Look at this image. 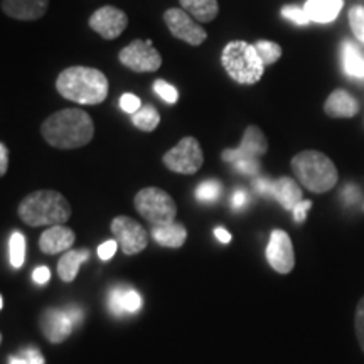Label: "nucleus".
Returning a JSON list of instances; mask_svg holds the SVG:
<instances>
[{"mask_svg":"<svg viewBox=\"0 0 364 364\" xmlns=\"http://www.w3.org/2000/svg\"><path fill=\"white\" fill-rule=\"evenodd\" d=\"M134 206L152 226H166L176 221L177 204L169 193L161 188H144L135 194Z\"/></svg>","mask_w":364,"mask_h":364,"instance_id":"423d86ee","label":"nucleus"},{"mask_svg":"<svg viewBox=\"0 0 364 364\" xmlns=\"http://www.w3.org/2000/svg\"><path fill=\"white\" fill-rule=\"evenodd\" d=\"M343 63L344 71L353 78L364 80V58L359 54L358 48L353 43H344L343 46Z\"/></svg>","mask_w":364,"mask_h":364,"instance_id":"b1692460","label":"nucleus"},{"mask_svg":"<svg viewBox=\"0 0 364 364\" xmlns=\"http://www.w3.org/2000/svg\"><path fill=\"white\" fill-rule=\"evenodd\" d=\"M267 260L275 272L287 275L295 267V253L290 236L284 230H273L267 247Z\"/></svg>","mask_w":364,"mask_h":364,"instance_id":"f8f14e48","label":"nucleus"},{"mask_svg":"<svg viewBox=\"0 0 364 364\" xmlns=\"http://www.w3.org/2000/svg\"><path fill=\"white\" fill-rule=\"evenodd\" d=\"M118 247H120V245H118L117 240H108V241H105V243H102V245H100V247H98V257L102 258L103 262H108L112 257H115Z\"/></svg>","mask_w":364,"mask_h":364,"instance_id":"c9c22d12","label":"nucleus"},{"mask_svg":"<svg viewBox=\"0 0 364 364\" xmlns=\"http://www.w3.org/2000/svg\"><path fill=\"white\" fill-rule=\"evenodd\" d=\"M292 171L300 184L316 194H324L338 184L334 162L318 150H304L292 159Z\"/></svg>","mask_w":364,"mask_h":364,"instance_id":"20e7f679","label":"nucleus"},{"mask_svg":"<svg viewBox=\"0 0 364 364\" xmlns=\"http://www.w3.org/2000/svg\"><path fill=\"white\" fill-rule=\"evenodd\" d=\"M90 258L88 250H71V252H66L61 257V260L58 263V273L59 279L66 284H70L76 279L80 272V265Z\"/></svg>","mask_w":364,"mask_h":364,"instance_id":"412c9836","label":"nucleus"},{"mask_svg":"<svg viewBox=\"0 0 364 364\" xmlns=\"http://www.w3.org/2000/svg\"><path fill=\"white\" fill-rule=\"evenodd\" d=\"M9 167V150L6 144H0V176H6Z\"/></svg>","mask_w":364,"mask_h":364,"instance_id":"ea45409f","label":"nucleus"},{"mask_svg":"<svg viewBox=\"0 0 364 364\" xmlns=\"http://www.w3.org/2000/svg\"><path fill=\"white\" fill-rule=\"evenodd\" d=\"M76 235L71 228L65 225L49 226L48 230L41 235L39 238V248L41 252L46 255H56L61 252H66L75 243Z\"/></svg>","mask_w":364,"mask_h":364,"instance_id":"2eb2a0df","label":"nucleus"},{"mask_svg":"<svg viewBox=\"0 0 364 364\" xmlns=\"http://www.w3.org/2000/svg\"><path fill=\"white\" fill-rule=\"evenodd\" d=\"M255 48H257V51L263 59V63H265V66L273 65V63H277L282 58V46L272 43V41H257V43H255Z\"/></svg>","mask_w":364,"mask_h":364,"instance_id":"bb28decb","label":"nucleus"},{"mask_svg":"<svg viewBox=\"0 0 364 364\" xmlns=\"http://www.w3.org/2000/svg\"><path fill=\"white\" fill-rule=\"evenodd\" d=\"M250 201V196L245 189H236L233 193V198H231V206L235 209H240L243 206H247Z\"/></svg>","mask_w":364,"mask_h":364,"instance_id":"4c0bfd02","label":"nucleus"},{"mask_svg":"<svg viewBox=\"0 0 364 364\" xmlns=\"http://www.w3.org/2000/svg\"><path fill=\"white\" fill-rule=\"evenodd\" d=\"M162 162L167 169L176 172V174H196L204 162L201 144L194 136H184L179 140V144L164 154Z\"/></svg>","mask_w":364,"mask_h":364,"instance_id":"0eeeda50","label":"nucleus"},{"mask_svg":"<svg viewBox=\"0 0 364 364\" xmlns=\"http://www.w3.org/2000/svg\"><path fill=\"white\" fill-rule=\"evenodd\" d=\"M152 238L157 241L161 247L167 248H181L188 240V230L181 223H171L166 226H154Z\"/></svg>","mask_w":364,"mask_h":364,"instance_id":"aec40b11","label":"nucleus"},{"mask_svg":"<svg viewBox=\"0 0 364 364\" xmlns=\"http://www.w3.org/2000/svg\"><path fill=\"white\" fill-rule=\"evenodd\" d=\"M221 191H223V186L220 182L215 179H209V181L201 182V184L198 186V189H196V198H198V201L201 203H215L220 199Z\"/></svg>","mask_w":364,"mask_h":364,"instance_id":"cd10ccee","label":"nucleus"},{"mask_svg":"<svg viewBox=\"0 0 364 364\" xmlns=\"http://www.w3.org/2000/svg\"><path fill=\"white\" fill-rule=\"evenodd\" d=\"M41 134L54 149H80L93 140L95 124L81 108H65L46 118L41 125Z\"/></svg>","mask_w":364,"mask_h":364,"instance_id":"f257e3e1","label":"nucleus"},{"mask_svg":"<svg viewBox=\"0 0 364 364\" xmlns=\"http://www.w3.org/2000/svg\"><path fill=\"white\" fill-rule=\"evenodd\" d=\"M181 7L198 22H213L220 14L218 0H181Z\"/></svg>","mask_w":364,"mask_h":364,"instance_id":"5701e85b","label":"nucleus"},{"mask_svg":"<svg viewBox=\"0 0 364 364\" xmlns=\"http://www.w3.org/2000/svg\"><path fill=\"white\" fill-rule=\"evenodd\" d=\"M9 364H29V361L24 356H11L9 358Z\"/></svg>","mask_w":364,"mask_h":364,"instance_id":"a18cd8bd","label":"nucleus"},{"mask_svg":"<svg viewBox=\"0 0 364 364\" xmlns=\"http://www.w3.org/2000/svg\"><path fill=\"white\" fill-rule=\"evenodd\" d=\"M235 169L243 176H258L262 166L258 159H240V161L235 162Z\"/></svg>","mask_w":364,"mask_h":364,"instance_id":"2f4dec72","label":"nucleus"},{"mask_svg":"<svg viewBox=\"0 0 364 364\" xmlns=\"http://www.w3.org/2000/svg\"><path fill=\"white\" fill-rule=\"evenodd\" d=\"M268 152V142L263 130L257 125H250L245 129L243 139L238 149H228L223 152L226 162L235 164L240 159H260Z\"/></svg>","mask_w":364,"mask_h":364,"instance_id":"ddd939ff","label":"nucleus"},{"mask_svg":"<svg viewBox=\"0 0 364 364\" xmlns=\"http://www.w3.org/2000/svg\"><path fill=\"white\" fill-rule=\"evenodd\" d=\"M324 112L331 118H351L358 115L359 103L349 91L336 90L327 97L324 103Z\"/></svg>","mask_w":364,"mask_h":364,"instance_id":"f3484780","label":"nucleus"},{"mask_svg":"<svg viewBox=\"0 0 364 364\" xmlns=\"http://www.w3.org/2000/svg\"><path fill=\"white\" fill-rule=\"evenodd\" d=\"M164 22L176 39L184 41L191 46H201L208 39V33L204 31V27L199 26L198 21L193 16H189L182 7L167 9L164 12Z\"/></svg>","mask_w":364,"mask_h":364,"instance_id":"1a4fd4ad","label":"nucleus"},{"mask_svg":"<svg viewBox=\"0 0 364 364\" xmlns=\"http://www.w3.org/2000/svg\"><path fill=\"white\" fill-rule=\"evenodd\" d=\"M354 326H356V336L359 341V346L364 351V297L359 300L356 307V317H354Z\"/></svg>","mask_w":364,"mask_h":364,"instance_id":"473e14b6","label":"nucleus"},{"mask_svg":"<svg viewBox=\"0 0 364 364\" xmlns=\"http://www.w3.org/2000/svg\"><path fill=\"white\" fill-rule=\"evenodd\" d=\"M120 107L124 112L134 115V113H136L140 108H142V103H140V100L136 98L135 95L125 93V95H122V98H120Z\"/></svg>","mask_w":364,"mask_h":364,"instance_id":"72a5a7b5","label":"nucleus"},{"mask_svg":"<svg viewBox=\"0 0 364 364\" xmlns=\"http://www.w3.org/2000/svg\"><path fill=\"white\" fill-rule=\"evenodd\" d=\"M108 307H110L112 314H115V316L135 314L142 307V297L134 289L117 287V289L112 290L110 297H108Z\"/></svg>","mask_w":364,"mask_h":364,"instance_id":"a211bd4d","label":"nucleus"},{"mask_svg":"<svg viewBox=\"0 0 364 364\" xmlns=\"http://www.w3.org/2000/svg\"><path fill=\"white\" fill-rule=\"evenodd\" d=\"M39 326L44 338L53 344L66 341L73 332V327H75L66 311H58V309H49V311H46L43 316H41Z\"/></svg>","mask_w":364,"mask_h":364,"instance_id":"4468645a","label":"nucleus"},{"mask_svg":"<svg viewBox=\"0 0 364 364\" xmlns=\"http://www.w3.org/2000/svg\"><path fill=\"white\" fill-rule=\"evenodd\" d=\"M282 16L285 17V19L295 22L297 26H307L311 19H309L307 12L304 11L302 7H297V6H285L282 7Z\"/></svg>","mask_w":364,"mask_h":364,"instance_id":"7c9ffc66","label":"nucleus"},{"mask_svg":"<svg viewBox=\"0 0 364 364\" xmlns=\"http://www.w3.org/2000/svg\"><path fill=\"white\" fill-rule=\"evenodd\" d=\"M63 98L78 105H100L108 97L110 83L105 73L90 66H70L56 80Z\"/></svg>","mask_w":364,"mask_h":364,"instance_id":"f03ea898","label":"nucleus"},{"mask_svg":"<svg viewBox=\"0 0 364 364\" xmlns=\"http://www.w3.org/2000/svg\"><path fill=\"white\" fill-rule=\"evenodd\" d=\"M343 9V0H307L304 11L307 12L311 22L317 24H329L336 21Z\"/></svg>","mask_w":364,"mask_h":364,"instance_id":"6ab92c4d","label":"nucleus"},{"mask_svg":"<svg viewBox=\"0 0 364 364\" xmlns=\"http://www.w3.org/2000/svg\"><path fill=\"white\" fill-rule=\"evenodd\" d=\"M88 26L103 39L112 41L124 34L129 26V16L122 9L113 6H105L91 14Z\"/></svg>","mask_w":364,"mask_h":364,"instance_id":"9b49d317","label":"nucleus"},{"mask_svg":"<svg viewBox=\"0 0 364 364\" xmlns=\"http://www.w3.org/2000/svg\"><path fill=\"white\" fill-rule=\"evenodd\" d=\"M343 196H344L346 201H348V203H354L359 198V193L356 191V188H354V186H348V189L344 191Z\"/></svg>","mask_w":364,"mask_h":364,"instance_id":"c03bdc74","label":"nucleus"},{"mask_svg":"<svg viewBox=\"0 0 364 364\" xmlns=\"http://www.w3.org/2000/svg\"><path fill=\"white\" fill-rule=\"evenodd\" d=\"M312 208V201H309V199H304V201H300L297 206L294 208V220L297 223H304L307 218V211Z\"/></svg>","mask_w":364,"mask_h":364,"instance_id":"e433bc0d","label":"nucleus"},{"mask_svg":"<svg viewBox=\"0 0 364 364\" xmlns=\"http://www.w3.org/2000/svg\"><path fill=\"white\" fill-rule=\"evenodd\" d=\"M221 65L231 80L238 85H257L265 75V63L255 44L231 41L221 53Z\"/></svg>","mask_w":364,"mask_h":364,"instance_id":"39448f33","label":"nucleus"},{"mask_svg":"<svg viewBox=\"0 0 364 364\" xmlns=\"http://www.w3.org/2000/svg\"><path fill=\"white\" fill-rule=\"evenodd\" d=\"M118 61L134 73H154L162 66V56L150 39H135L120 49Z\"/></svg>","mask_w":364,"mask_h":364,"instance_id":"6e6552de","label":"nucleus"},{"mask_svg":"<svg viewBox=\"0 0 364 364\" xmlns=\"http://www.w3.org/2000/svg\"><path fill=\"white\" fill-rule=\"evenodd\" d=\"M132 124L142 132H154L161 124V113L152 105H145V107L132 115Z\"/></svg>","mask_w":364,"mask_h":364,"instance_id":"393cba45","label":"nucleus"},{"mask_svg":"<svg viewBox=\"0 0 364 364\" xmlns=\"http://www.w3.org/2000/svg\"><path fill=\"white\" fill-rule=\"evenodd\" d=\"M275 199L282 204V208L287 211H294V208L297 206L302 199V189L300 186L290 177H282L277 181L275 186Z\"/></svg>","mask_w":364,"mask_h":364,"instance_id":"4be33fe9","label":"nucleus"},{"mask_svg":"<svg viewBox=\"0 0 364 364\" xmlns=\"http://www.w3.org/2000/svg\"><path fill=\"white\" fill-rule=\"evenodd\" d=\"M68 316H70V318L73 321V324H81V321H83V311L78 307H70L66 311Z\"/></svg>","mask_w":364,"mask_h":364,"instance_id":"79ce46f5","label":"nucleus"},{"mask_svg":"<svg viewBox=\"0 0 364 364\" xmlns=\"http://www.w3.org/2000/svg\"><path fill=\"white\" fill-rule=\"evenodd\" d=\"M110 230L112 233L115 235V240L118 241L122 252H124L127 257H132V255L140 253L142 250L147 248L149 245L147 231L144 230L140 223L132 220V218L117 216L115 220L112 221Z\"/></svg>","mask_w":364,"mask_h":364,"instance_id":"9d476101","label":"nucleus"},{"mask_svg":"<svg viewBox=\"0 0 364 364\" xmlns=\"http://www.w3.org/2000/svg\"><path fill=\"white\" fill-rule=\"evenodd\" d=\"M21 220L26 225L56 226L65 225L71 218V206L61 193L53 189H41L27 194L17 208Z\"/></svg>","mask_w":364,"mask_h":364,"instance_id":"7ed1b4c3","label":"nucleus"},{"mask_svg":"<svg viewBox=\"0 0 364 364\" xmlns=\"http://www.w3.org/2000/svg\"><path fill=\"white\" fill-rule=\"evenodd\" d=\"M253 186L260 194L272 196V198H275V186H277L275 181L267 179V177H257L253 182Z\"/></svg>","mask_w":364,"mask_h":364,"instance_id":"f704fd0d","label":"nucleus"},{"mask_svg":"<svg viewBox=\"0 0 364 364\" xmlns=\"http://www.w3.org/2000/svg\"><path fill=\"white\" fill-rule=\"evenodd\" d=\"M9 260L12 268H21L26 260V238L21 231H14L9 240Z\"/></svg>","mask_w":364,"mask_h":364,"instance_id":"a878e982","label":"nucleus"},{"mask_svg":"<svg viewBox=\"0 0 364 364\" xmlns=\"http://www.w3.org/2000/svg\"><path fill=\"white\" fill-rule=\"evenodd\" d=\"M215 236H216L218 240L221 241L223 245H228V243H230V241H231V235L228 233L225 228H221V226H218L216 230H215Z\"/></svg>","mask_w":364,"mask_h":364,"instance_id":"37998d69","label":"nucleus"},{"mask_svg":"<svg viewBox=\"0 0 364 364\" xmlns=\"http://www.w3.org/2000/svg\"><path fill=\"white\" fill-rule=\"evenodd\" d=\"M22 356L29 361V364H44V358L41 356V353L38 351V349H26Z\"/></svg>","mask_w":364,"mask_h":364,"instance_id":"a19ab883","label":"nucleus"},{"mask_svg":"<svg viewBox=\"0 0 364 364\" xmlns=\"http://www.w3.org/2000/svg\"><path fill=\"white\" fill-rule=\"evenodd\" d=\"M154 90H156V93L166 103L172 105L179 100V91L176 90V86L167 83L166 80H156V83H154Z\"/></svg>","mask_w":364,"mask_h":364,"instance_id":"c756f323","label":"nucleus"},{"mask_svg":"<svg viewBox=\"0 0 364 364\" xmlns=\"http://www.w3.org/2000/svg\"><path fill=\"white\" fill-rule=\"evenodd\" d=\"M48 7L49 0H2V12L16 21H38Z\"/></svg>","mask_w":364,"mask_h":364,"instance_id":"dca6fc26","label":"nucleus"},{"mask_svg":"<svg viewBox=\"0 0 364 364\" xmlns=\"http://www.w3.org/2000/svg\"><path fill=\"white\" fill-rule=\"evenodd\" d=\"M349 17V26H351L353 34L356 36V39L364 43V7L354 6L348 14Z\"/></svg>","mask_w":364,"mask_h":364,"instance_id":"c85d7f7f","label":"nucleus"},{"mask_svg":"<svg viewBox=\"0 0 364 364\" xmlns=\"http://www.w3.org/2000/svg\"><path fill=\"white\" fill-rule=\"evenodd\" d=\"M49 279H51V270L48 267H38L33 273V280L39 285L48 284Z\"/></svg>","mask_w":364,"mask_h":364,"instance_id":"58836bf2","label":"nucleus"}]
</instances>
